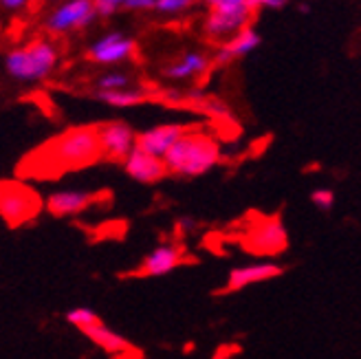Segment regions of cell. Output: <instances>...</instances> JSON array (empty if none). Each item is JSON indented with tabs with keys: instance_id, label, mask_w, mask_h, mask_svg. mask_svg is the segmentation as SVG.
Here are the masks:
<instances>
[{
	"instance_id": "cell-1",
	"label": "cell",
	"mask_w": 361,
	"mask_h": 359,
	"mask_svg": "<svg viewBox=\"0 0 361 359\" xmlns=\"http://www.w3.org/2000/svg\"><path fill=\"white\" fill-rule=\"evenodd\" d=\"M60 64V49L51 38H35L16 44L5 53V73L18 84H40L53 75Z\"/></svg>"
},
{
	"instance_id": "cell-2",
	"label": "cell",
	"mask_w": 361,
	"mask_h": 359,
	"mask_svg": "<svg viewBox=\"0 0 361 359\" xmlns=\"http://www.w3.org/2000/svg\"><path fill=\"white\" fill-rule=\"evenodd\" d=\"M221 143L203 130L190 128L164 159L168 172L183 178L203 176L221 164Z\"/></svg>"
},
{
	"instance_id": "cell-3",
	"label": "cell",
	"mask_w": 361,
	"mask_h": 359,
	"mask_svg": "<svg viewBox=\"0 0 361 359\" xmlns=\"http://www.w3.org/2000/svg\"><path fill=\"white\" fill-rule=\"evenodd\" d=\"M47 161L60 170H80L102 159L99 133L95 126L71 128L53 139L44 148Z\"/></svg>"
},
{
	"instance_id": "cell-4",
	"label": "cell",
	"mask_w": 361,
	"mask_h": 359,
	"mask_svg": "<svg viewBox=\"0 0 361 359\" xmlns=\"http://www.w3.org/2000/svg\"><path fill=\"white\" fill-rule=\"evenodd\" d=\"M207 9L203 18V33L209 40L225 42L249 27L254 11V0H203Z\"/></svg>"
},
{
	"instance_id": "cell-5",
	"label": "cell",
	"mask_w": 361,
	"mask_h": 359,
	"mask_svg": "<svg viewBox=\"0 0 361 359\" xmlns=\"http://www.w3.org/2000/svg\"><path fill=\"white\" fill-rule=\"evenodd\" d=\"M99 18L95 0H60L42 20L49 35H66L84 31Z\"/></svg>"
},
{
	"instance_id": "cell-6",
	"label": "cell",
	"mask_w": 361,
	"mask_h": 359,
	"mask_svg": "<svg viewBox=\"0 0 361 359\" xmlns=\"http://www.w3.org/2000/svg\"><path fill=\"white\" fill-rule=\"evenodd\" d=\"M137 53V42L133 35L123 31H106L95 38L86 49V58L106 68H117L126 62H130Z\"/></svg>"
},
{
	"instance_id": "cell-7",
	"label": "cell",
	"mask_w": 361,
	"mask_h": 359,
	"mask_svg": "<svg viewBox=\"0 0 361 359\" xmlns=\"http://www.w3.org/2000/svg\"><path fill=\"white\" fill-rule=\"evenodd\" d=\"M40 209V199L27 185L18 181H3L0 185V214L9 227H18L33 219Z\"/></svg>"
},
{
	"instance_id": "cell-8",
	"label": "cell",
	"mask_w": 361,
	"mask_h": 359,
	"mask_svg": "<svg viewBox=\"0 0 361 359\" xmlns=\"http://www.w3.org/2000/svg\"><path fill=\"white\" fill-rule=\"evenodd\" d=\"M243 245L260 256H276L286 249L288 231L280 217H267L254 223L243 236Z\"/></svg>"
},
{
	"instance_id": "cell-9",
	"label": "cell",
	"mask_w": 361,
	"mask_h": 359,
	"mask_svg": "<svg viewBox=\"0 0 361 359\" xmlns=\"http://www.w3.org/2000/svg\"><path fill=\"white\" fill-rule=\"evenodd\" d=\"M99 133V146H102V157L111 161H123L130 157V152L137 148L139 135L133 130L130 123L126 121H106L97 126Z\"/></svg>"
},
{
	"instance_id": "cell-10",
	"label": "cell",
	"mask_w": 361,
	"mask_h": 359,
	"mask_svg": "<svg viewBox=\"0 0 361 359\" xmlns=\"http://www.w3.org/2000/svg\"><path fill=\"white\" fill-rule=\"evenodd\" d=\"M282 274H284V267L276 260H260V262H251L243 267H233L221 293H236V291L247 289L251 284H260L267 280L280 278Z\"/></svg>"
},
{
	"instance_id": "cell-11",
	"label": "cell",
	"mask_w": 361,
	"mask_h": 359,
	"mask_svg": "<svg viewBox=\"0 0 361 359\" xmlns=\"http://www.w3.org/2000/svg\"><path fill=\"white\" fill-rule=\"evenodd\" d=\"M183 262H185V249L174 245V243H164V245L154 247L152 251H148V254L143 256L135 276H141V278L168 276Z\"/></svg>"
},
{
	"instance_id": "cell-12",
	"label": "cell",
	"mask_w": 361,
	"mask_h": 359,
	"mask_svg": "<svg viewBox=\"0 0 361 359\" xmlns=\"http://www.w3.org/2000/svg\"><path fill=\"white\" fill-rule=\"evenodd\" d=\"M123 170L133 181H137L141 185H154L159 181H164V178L170 174L164 159L154 157L141 148H135L130 152V157L123 161Z\"/></svg>"
},
{
	"instance_id": "cell-13",
	"label": "cell",
	"mask_w": 361,
	"mask_h": 359,
	"mask_svg": "<svg viewBox=\"0 0 361 359\" xmlns=\"http://www.w3.org/2000/svg\"><path fill=\"white\" fill-rule=\"evenodd\" d=\"M97 203V194L88 190H56L47 196L44 207L51 217L71 219L86 212L90 205Z\"/></svg>"
},
{
	"instance_id": "cell-14",
	"label": "cell",
	"mask_w": 361,
	"mask_h": 359,
	"mask_svg": "<svg viewBox=\"0 0 361 359\" xmlns=\"http://www.w3.org/2000/svg\"><path fill=\"white\" fill-rule=\"evenodd\" d=\"M212 66V58L205 51H183L176 60L168 62L164 68H161V75L170 82H192L203 78Z\"/></svg>"
},
{
	"instance_id": "cell-15",
	"label": "cell",
	"mask_w": 361,
	"mask_h": 359,
	"mask_svg": "<svg viewBox=\"0 0 361 359\" xmlns=\"http://www.w3.org/2000/svg\"><path fill=\"white\" fill-rule=\"evenodd\" d=\"M190 128L183 123H159L152 126V128L139 133L137 139V148L146 150L154 157L166 159L168 152L176 146V141L183 137Z\"/></svg>"
},
{
	"instance_id": "cell-16",
	"label": "cell",
	"mask_w": 361,
	"mask_h": 359,
	"mask_svg": "<svg viewBox=\"0 0 361 359\" xmlns=\"http://www.w3.org/2000/svg\"><path fill=\"white\" fill-rule=\"evenodd\" d=\"M84 337H88L90 342H93L97 348H102L104 353H108L111 357H133V359H139L141 353L135 348L133 342H128L123 335H119L117 331H113L111 327H106L104 322H97L93 327H86L80 331Z\"/></svg>"
},
{
	"instance_id": "cell-17",
	"label": "cell",
	"mask_w": 361,
	"mask_h": 359,
	"mask_svg": "<svg viewBox=\"0 0 361 359\" xmlns=\"http://www.w3.org/2000/svg\"><path fill=\"white\" fill-rule=\"evenodd\" d=\"M260 42H262L260 33L254 27H247V29H243L240 33H236L233 38L225 40L219 47L214 62L216 64H231L236 60H243V58L249 56V53H254L260 47Z\"/></svg>"
},
{
	"instance_id": "cell-18",
	"label": "cell",
	"mask_w": 361,
	"mask_h": 359,
	"mask_svg": "<svg viewBox=\"0 0 361 359\" xmlns=\"http://www.w3.org/2000/svg\"><path fill=\"white\" fill-rule=\"evenodd\" d=\"M95 99L111 106V109L123 111V109H137L148 99V93L139 86L121 88V91H95Z\"/></svg>"
},
{
	"instance_id": "cell-19",
	"label": "cell",
	"mask_w": 361,
	"mask_h": 359,
	"mask_svg": "<svg viewBox=\"0 0 361 359\" xmlns=\"http://www.w3.org/2000/svg\"><path fill=\"white\" fill-rule=\"evenodd\" d=\"M133 86V75L123 68H108L95 78V91H121Z\"/></svg>"
},
{
	"instance_id": "cell-20",
	"label": "cell",
	"mask_w": 361,
	"mask_h": 359,
	"mask_svg": "<svg viewBox=\"0 0 361 359\" xmlns=\"http://www.w3.org/2000/svg\"><path fill=\"white\" fill-rule=\"evenodd\" d=\"M64 320L68 322L71 327H75L78 331H82V329H86V327H93V324H97V322H102L99 315H97L93 309H88V307L68 309V311L64 313Z\"/></svg>"
},
{
	"instance_id": "cell-21",
	"label": "cell",
	"mask_w": 361,
	"mask_h": 359,
	"mask_svg": "<svg viewBox=\"0 0 361 359\" xmlns=\"http://www.w3.org/2000/svg\"><path fill=\"white\" fill-rule=\"evenodd\" d=\"M196 0H157L154 11H159L161 16H178L188 11Z\"/></svg>"
},
{
	"instance_id": "cell-22",
	"label": "cell",
	"mask_w": 361,
	"mask_h": 359,
	"mask_svg": "<svg viewBox=\"0 0 361 359\" xmlns=\"http://www.w3.org/2000/svg\"><path fill=\"white\" fill-rule=\"evenodd\" d=\"M309 199L313 203L315 209L319 212H331L335 207V192L329 190V188H317L309 194Z\"/></svg>"
},
{
	"instance_id": "cell-23",
	"label": "cell",
	"mask_w": 361,
	"mask_h": 359,
	"mask_svg": "<svg viewBox=\"0 0 361 359\" xmlns=\"http://www.w3.org/2000/svg\"><path fill=\"white\" fill-rule=\"evenodd\" d=\"M135 0H95L99 18H111L121 9H130Z\"/></svg>"
},
{
	"instance_id": "cell-24",
	"label": "cell",
	"mask_w": 361,
	"mask_h": 359,
	"mask_svg": "<svg viewBox=\"0 0 361 359\" xmlns=\"http://www.w3.org/2000/svg\"><path fill=\"white\" fill-rule=\"evenodd\" d=\"M176 227H178V231H180L183 236H190V234H194V231L198 229V223H196L192 217H183V219H178Z\"/></svg>"
},
{
	"instance_id": "cell-25",
	"label": "cell",
	"mask_w": 361,
	"mask_h": 359,
	"mask_svg": "<svg viewBox=\"0 0 361 359\" xmlns=\"http://www.w3.org/2000/svg\"><path fill=\"white\" fill-rule=\"evenodd\" d=\"M27 5H29V0H0V7H3L5 11H9V13L23 11V9H27Z\"/></svg>"
},
{
	"instance_id": "cell-26",
	"label": "cell",
	"mask_w": 361,
	"mask_h": 359,
	"mask_svg": "<svg viewBox=\"0 0 361 359\" xmlns=\"http://www.w3.org/2000/svg\"><path fill=\"white\" fill-rule=\"evenodd\" d=\"M288 5V0H254L256 9H282Z\"/></svg>"
}]
</instances>
